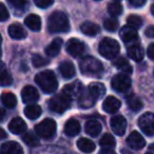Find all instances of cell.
Returning a JSON list of instances; mask_svg holds the SVG:
<instances>
[{
    "mask_svg": "<svg viewBox=\"0 0 154 154\" xmlns=\"http://www.w3.org/2000/svg\"><path fill=\"white\" fill-rule=\"evenodd\" d=\"M111 85L116 92H125L131 87V79L126 74H117L113 77Z\"/></svg>",
    "mask_w": 154,
    "mask_h": 154,
    "instance_id": "obj_8",
    "label": "cell"
},
{
    "mask_svg": "<svg viewBox=\"0 0 154 154\" xmlns=\"http://www.w3.org/2000/svg\"><path fill=\"white\" fill-rule=\"evenodd\" d=\"M1 100L5 107L9 108V109H13L17 105V98L13 93H3L1 96Z\"/></svg>",
    "mask_w": 154,
    "mask_h": 154,
    "instance_id": "obj_32",
    "label": "cell"
},
{
    "mask_svg": "<svg viewBox=\"0 0 154 154\" xmlns=\"http://www.w3.org/2000/svg\"><path fill=\"white\" fill-rule=\"evenodd\" d=\"M8 1L15 8H22L26 3V0H8Z\"/></svg>",
    "mask_w": 154,
    "mask_h": 154,
    "instance_id": "obj_42",
    "label": "cell"
},
{
    "mask_svg": "<svg viewBox=\"0 0 154 154\" xmlns=\"http://www.w3.org/2000/svg\"><path fill=\"white\" fill-rule=\"evenodd\" d=\"M143 49L139 45L133 43L128 48V56L135 61H141L143 59Z\"/></svg>",
    "mask_w": 154,
    "mask_h": 154,
    "instance_id": "obj_21",
    "label": "cell"
},
{
    "mask_svg": "<svg viewBox=\"0 0 154 154\" xmlns=\"http://www.w3.org/2000/svg\"><path fill=\"white\" fill-rule=\"evenodd\" d=\"M129 2L131 3L132 5H134V7H143V5L146 3V0H129Z\"/></svg>",
    "mask_w": 154,
    "mask_h": 154,
    "instance_id": "obj_44",
    "label": "cell"
},
{
    "mask_svg": "<svg viewBox=\"0 0 154 154\" xmlns=\"http://www.w3.org/2000/svg\"><path fill=\"white\" fill-rule=\"evenodd\" d=\"M35 82L45 93H53L58 87L56 76L51 70H45L38 73L35 77Z\"/></svg>",
    "mask_w": 154,
    "mask_h": 154,
    "instance_id": "obj_2",
    "label": "cell"
},
{
    "mask_svg": "<svg viewBox=\"0 0 154 154\" xmlns=\"http://www.w3.org/2000/svg\"><path fill=\"white\" fill-rule=\"evenodd\" d=\"M0 132H1V137H0V138H5V130H3V129H0Z\"/></svg>",
    "mask_w": 154,
    "mask_h": 154,
    "instance_id": "obj_47",
    "label": "cell"
},
{
    "mask_svg": "<svg viewBox=\"0 0 154 154\" xmlns=\"http://www.w3.org/2000/svg\"><path fill=\"white\" fill-rule=\"evenodd\" d=\"M80 31L87 36H96L100 31V28L94 22L86 21L80 26Z\"/></svg>",
    "mask_w": 154,
    "mask_h": 154,
    "instance_id": "obj_24",
    "label": "cell"
},
{
    "mask_svg": "<svg viewBox=\"0 0 154 154\" xmlns=\"http://www.w3.org/2000/svg\"><path fill=\"white\" fill-rule=\"evenodd\" d=\"M9 17H10L9 11L7 10L5 5L1 3V5H0V20H1V21H5Z\"/></svg>",
    "mask_w": 154,
    "mask_h": 154,
    "instance_id": "obj_41",
    "label": "cell"
},
{
    "mask_svg": "<svg viewBox=\"0 0 154 154\" xmlns=\"http://www.w3.org/2000/svg\"><path fill=\"white\" fill-rule=\"evenodd\" d=\"M88 90L90 91V93L93 95V97H94L96 100L100 99L101 97L106 94L105 86H103V84H100V82H92V84L89 86Z\"/></svg>",
    "mask_w": 154,
    "mask_h": 154,
    "instance_id": "obj_27",
    "label": "cell"
},
{
    "mask_svg": "<svg viewBox=\"0 0 154 154\" xmlns=\"http://www.w3.org/2000/svg\"><path fill=\"white\" fill-rule=\"evenodd\" d=\"M59 71L60 74L64 78H72L75 75V66L71 61H62L59 64Z\"/></svg>",
    "mask_w": 154,
    "mask_h": 154,
    "instance_id": "obj_26",
    "label": "cell"
},
{
    "mask_svg": "<svg viewBox=\"0 0 154 154\" xmlns=\"http://www.w3.org/2000/svg\"><path fill=\"white\" fill-rule=\"evenodd\" d=\"M21 98L24 103H34L39 99V93L33 86H26L21 91Z\"/></svg>",
    "mask_w": 154,
    "mask_h": 154,
    "instance_id": "obj_11",
    "label": "cell"
},
{
    "mask_svg": "<svg viewBox=\"0 0 154 154\" xmlns=\"http://www.w3.org/2000/svg\"><path fill=\"white\" fill-rule=\"evenodd\" d=\"M36 133L45 139H50L56 133V122L51 118H45L35 127Z\"/></svg>",
    "mask_w": 154,
    "mask_h": 154,
    "instance_id": "obj_6",
    "label": "cell"
},
{
    "mask_svg": "<svg viewBox=\"0 0 154 154\" xmlns=\"http://www.w3.org/2000/svg\"><path fill=\"white\" fill-rule=\"evenodd\" d=\"M99 143H100V146H103V147L112 148L115 146L116 141H115V138H114L111 134L106 133V134H103V136H101L100 140H99Z\"/></svg>",
    "mask_w": 154,
    "mask_h": 154,
    "instance_id": "obj_35",
    "label": "cell"
},
{
    "mask_svg": "<svg viewBox=\"0 0 154 154\" xmlns=\"http://www.w3.org/2000/svg\"><path fill=\"white\" fill-rule=\"evenodd\" d=\"M1 68H2V71H1V86L5 87V86H10L12 84V76L9 73V71L5 69V63L1 64Z\"/></svg>",
    "mask_w": 154,
    "mask_h": 154,
    "instance_id": "obj_36",
    "label": "cell"
},
{
    "mask_svg": "<svg viewBox=\"0 0 154 154\" xmlns=\"http://www.w3.org/2000/svg\"><path fill=\"white\" fill-rule=\"evenodd\" d=\"M66 50L72 57H79L85 53L86 47H85V43L82 42L79 39L72 38L66 43Z\"/></svg>",
    "mask_w": 154,
    "mask_h": 154,
    "instance_id": "obj_9",
    "label": "cell"
},
{
    "mask_svg": "<svg viewBox=\"0 0 154 154\" xmlns=\"http://www.w3.org/2000/svg\"><path fill=\"white\" fill-rule=\"evenodd\" d=\"M96 1H99V0H96Z\"/></svg>",
    "mask_w": 154,
    "mask_h": 154,
    "instance_id": "obj_52",
    "label": "cell"
},
{
    "mask_svg": "<svg viewBox=\"0 0 154 154\" xmlns=\"http://www.w3.org/2000/svg\"><path fill=\"white\" fill-rule=\"evenodd\" d=\"M120 108V101L114 96H108L103 100V109L107 113H115Z\"/></svg>",
    "mask_w": 154,
    "mask_h": 154,
    "instance_id": "obj_16",
    "label": "cell"
},
{
    "mask_svg": "<svg viewBox=\"0 0 154 154\" xmlns=\"http://www.w3.org/2000/svg\"><path fill=\"white\" fill-rule=\"evenodd\" d=\"M24 23L32 31L37 32L41 29V19L36 14H30L29 16H26V19H24Z\"/></svg>",
    "mask_w": 154,
    "mask_h": 154,
    "instance_id": "obj_22",
    "label": "cell"
},
{
    "mask_svg": "<svg viewBox=\"0 0 154 154\" xmlns=\"http://www.w3.org/2000/svg\"><path fill=\"white\" fill-rule=\"evenodd\" d=\"M85 129H86V132L92 137L98 136L100 134L101 130H103L100 122H97V120H89V122H87Z\"/></svg>",
    "mask_w": 154,
    "mask_h": 154,
    "instance_id": "obj_25",
    "label": "cell"
},
{
    "mask_svg": "<svg viewBox=\"0 0 154 154\" xmlns=\"http://www.w3.org/2000/svg\"><path fill=\"white\" fill-rule=\"evenodd\" d=\"M62 45L61 38H55L47 48H45V54L50 57H55L59 54Z\"/></svg>",
    "mask_w": 154,
    "mask_h": 154,
    "instance_id": "obj_23",
    "label": "cell"
},
{
    "mask_svg": "<svg viewBox=\"0 0 154 154\" xmlns=\"http://www.w3.org/2000/svg\"><path fill=\"white\" fill-rule=\"evenodd\" d=\"M127 23H128L129 26L131 28H134V29H139L143 24V20L139 16L137 15H130L127 19Z\"/></svg>",
    "mask_w": 154,
    "mask_h": 154,
    "instance_id": "obj_37",
    "label": "cell"
},
{
    "mask_svg": "<svg viewBox=\"0 0 154 154\" xmlns=\"http://www.w3.org/2000/svg\"><path fill=\"white\" fill-rule=\"evenodd\" d=\"M34 3L40 9H47L50 5H53L54 0H33Z\"/></svg>",
    "mask_w": 154,
    "mask_h": 154,
    "instance_id": "obj_40",
    "label": "cell"
},
{
    "mask_svg": "<svg viewBox=\"0 0 154 154\" xmlns=\"http://www.w3.org/2000/svg\"><path fill=\"white\" fill-rule=\"evenodd\" d=\"M32 62H33V64H34V66L40 68V66H47V64L49 63V60L45 59L42 56L38 55V54H34L32 57Z\"/></svg>",
    "mask_w": 154,
    "mask_h": 154,
    "instance_id": "obj_39",
    "label": "cell"
},
{
    "mask_svg": "<svg viewBox=\"0 0 154 154\" xmlns=\"http://www.w3.org/2000/svg\"><path fill=\"white\" fill-rule=\"evenodd\" d=\"M1 154H23V149L16 141H8L1 146Z\"/></svg>",
    "mask_w": 154,
    "mask_h": 154,
    "instance_id": "obj_17",
    "label": "cell"
},
{
    "mask_svg": "<svg viewBox=\"0 0 154 154\" xmlns=\"http://www.w3.org/2000/svg\"><path fill=\"white\" fill-rule=\"evenodd\" d=\"M96 101L97 100L93 97V95L91 94L89 90H85L82 93V95L78 97V105H79L80 108H85V109L91 108Z\"/></svg>",
    "mask_w": 154,
    "mask_h": 154,
    "instance_id": "obj_18",
    "label": "cell"
},
{
    "mask_svg": "<svg viewBox=\"0 0 154 154\" xmlns=\"http://www.w3.org/2000/svg\"><path fill=\"white\" fill-rule=\"evenodd\" d=\"M127 143H128L129 147H131L132 149L135 150H140L145 147L146 145V140L138 132L136 131H133L130 133V135L127 138Z\"/></svg>",
    "mask_w": 154,
    "mask_h": 154,
    "instance_id": "obj_13",
    "label": "cell"
},
{
    "mask_svg": "<svg viewBox=\"0 0 154 154\" xmlns=\"http://www.w3.org/2000/svg\"><path fill=\"white\" fill-rule=\"evenodd\" d=\"M103 26L109 32H115L118 28V21L114 18H108L103 22Z\"/></svg>",
    "mask_w": 154,
    "mask_h": 154,
    "instance_id": "obj_38",
    "label": "cell"
},
{
    "mask_svg": "<svg viewBox=\"0 0 154 154\" xmlns=\"http://www.w3.org/2000/svg\"><path fill=\"white\" fill-rule=\"evenodd\" d=\"M127 103H128L129 108H130L132 111H139L143 108V103L141 100L134 94H130L129 96H127Z\"/></svg>",
    "mask_w": 154,
    "mask_h": 154,
    "instance_id": "obj_30",
    "label": "cell"
},
{
    "mask_svg": "<svg viewBox=\"0 0 154 154\" xmlns=\"http://www.w3.org/2000/svg\"><path fill=\"white\" fill-rule=\"evenodd\" d=\"M108 12L110 13V15L116 17L119 16L122 13V5L119 1H113L112 3H110L108 7Z\"/></svg>",
    "mask_w": 154,
    "mask_h": 154,
    "instance_id": "obj_33",
    "label": "cell"
},
{
    "mask_svg": "<svg viewBox=\"0 0 154 154\" xmlns=\"http://www.w3.org/2000/svg\"><path fill=\"white\" fill-rule=\"evenodd\" d=\"M48 30L51 33H64L70 30V23L63 12L55 11L48 19Z\"/></svg>",
    "mask_w": 154,
    "mask_h": 154,
    "instance_id": "obj_1",
    "label": "cell"
},
{
    "mask_svg": "<svg viewBox=\"0 0 154 154\" xmlns=\"http://www.w3.org/2000/svg\"><path fill=\"white\" fill-rule=\"evenodd\" d=\"M151 149L154 150V143H153V145H151Z\"/></svg>",
    "mask_w": 154,
    "mask_h": 154,
    "instance_id": "obj_50",
    "label": "cell"
},
{
    "mask_svg": "<svg viewBox=\"0 0 154 154\" xmlns=\"http://www.w3.org/2000/svg\"><path fill=\"white\" fill-rule=\"evenodd\" d=\"M147 54H148V56H149L150 59L154 60V43H151V45L148 47Z\"/></svg>",
    "mask_w": 154,
    "mask_h": 154,
    "instance_id": "obj_45",
    "label": "cell"
},
{
    "mask_svg": "<svg viewBox=\"0 0 154 154\" xmlns=\"http://www.w3.org/2000/svg\"><path fill=\"white\" fill-rule=\"evenodd\" d=\"M138 126L140 130L148 136L154 135V113H143L138 119Z\"/></svg>",
    "mask_w": 154,
    "mask_h": 154,
    "instance_id": "obj_7",
    "label": "cell"
},
{
    "mask_svg": "<svg viewBox=\"0 0 154 154\" xmlns=\"http://www.w3.org/2000/svg\"><path fill=\"white\" fill-rule=\"evenodd\" d=\"M9 130L13 134H22L26 130V124L22 118L15 117L10 122L9 124Z\"/></svg>",
    "mask_w": 154,
    "mask_h": 154,
    "instance_id": "obj_15",
    "label": "cell"
},
{
    "mask_svg": "<svg viewBox=\"0 0 154 154\" xmlns=\"http://www.w3.org/2000/svg\"><path fill=\"white\" fill-rule=\"evenodd\" d=\"M99 53L107 59H113L119 53V45L115 39L106 37L99 43Z\"/></svg>",
    "mask_w": 154,
    "mask_h": 154,
    "instance_id": "obj_4",
    "label": "cell"
},
{
    "mask_svg": "<svg viewBox=\"0 0 154 154\" xmlns=\"http://www.w3.org/2000/svg\"><path fill=\"white\" fill-rule=\"evenodd\" d=\"M146 154H153V153H146Z\"/></svg>",
    "mask_w": 154,
    "mask_h": 154,
    "instance_id": "obj_51",
    "label": "cell"
},
{
    "mask_svg": "<svg viewBox=\"0 0 154 154\" xmlns=\"http://www.w3.org/2000/svg\"><path fill=\"white\" fill-rule=\"evenodd\" d=\"M145 34H146V36L149 37V38H154V26H148L145 31Z\"/></svg>",
    "mask_w": 154,
    "mask_h": 154,
    "instance_id": "obj_43",
    "label": "cell"
},
{
    "mask_svg": "<svg viewBox=\"0 0 154 154\" xmlns=\"http://www.w3.org/2000/svg\"><path fill=\"white\" fill-rule=\"evenodd\" d=\"M79 68L82 74L93 76V75H98L103 72V66L97 58L92 56H86L82 58L79 62Z\"/></svg>",
    "mask_w": 154,
    "mask_h": 154,
    "instance_id": "obj_3",
    "label": "cell"
},
{
    "mask_svg": "<svg viewBox=\"0 0 154 154\" xmlns=\"http://www.w3.org/2000/svg\"><path fill=\"white\" fill-rule=\"evenodd\" d=\"M1 115H2V116H1V120H2L3 116H5V111H3V110H1Z\"/></svg>",
    "mask_w": 154,
    "mask_h": 154,
    "instance_id": "obj_49",
    "label": "cell"
},
{
    "mask_svg": "<svg viewBox=\"0 0 154 154\" xmlns=\"http://www.w3.org/2000/svg\"><path fill=\"white\" fill-rule=\"evenodd\" d=\"M80 132V124L78 120L74 119V118H71L64 125V133H66L68 136H76L78 133Z\"/></svg>",
    "mask_w": 154,
    "mask_h": 154,
    "instance_id": "obj_19",
    "label": "cell"
},
{
    "mask_svg": "<svg viewBox=\"0 0 154 154\" xmlns=\"http://www.w3.org/2000/svg\"><path fill=\"white\" fill-rule=\"evenodd\" d=\"M98 154H117L116 153L114 150H112L111 148H107V147H105V148H103V149L99 151V153Z\"/></svg>",
    "mask_w": 154,
    "mask_h": 154,
    "instance_id": "obj_46",
    "label": "cell"
},
{
    "mask_svg": "<svg viewBox=\"0 0 154 154\" xmlns=\"http://www.w3.org/2000/svg\"><path fill=\"white\" fill-rule=\"evenodd\" d=\"M120 37H122V41L127 45L129 43H134L138 39V34H137L136 29L131 28L129 26H126L122 28L120 30Z\"/></svg>",
    "mask_w": 154,
    "mask_h": 154,
    "instance_id": "obj_14",
    "label": "cell"
},
{
    "mask_svg": "<svg viewBox=\"0 0 154 154\" xmlns=\"http://www.w3.org/2000/svg\"><path fill=\"white\" fill-rule=\"evenodd\" d=\"M9 35L13 39H23L26 37V32L23 26L19 23H13L9 26Z\"/></svg>",
    "mask_w": 154,
    "mask_h": 154,
    "instance_id": "obj_20",
    "label": "cell"
},
{
    "mask_svg": "<svg viewBox=\"0 0 154 154\" xmlns=\"http://www.w3.org/2000/svg\"><path fill=\"white\" fill-rule=\"evenodd\" d=\"M111 128L115 134L119 135V136L124 135L125 132H126V130H127L126 118L122 115H116V116H114V117H112Z\"/></svg>",
    "mask_w": 154,
    "mask_h": 154,
    "instance_id": "obj_12",
    "label": "cell"
},
{
    "mask_svg": "<svg viewBox=\"0 0 154 154\" xmlns=\"http://www.w3.org/2000/svg\"><path fill=\"white\" fill-rule=\"evenodd\" d=\"M84 91L85 88L82 86V84L80 82H78V80H76V82H73L71 84L64 86L62 92L66 95H68L71 99H73V98H76V97H79Z\"/></svg>",
    "mask_w": 154,
    "mask_h": 154,
    "instance_id": "obj_10",
    "label": "cell"
},
{
    "mask_svg": "<svg viewBox=\"0 0 154 154\" xmlns=\"http://www.w3.org/2000/svg\"><path fill=\"white\" fill-rule=\"evenodd\" d=\"M22 140L30 147H37L39 145V139L37 138L36 135H34L33 133L28 132L22 136Z\"/></svg>",
    "mask_w": 154,
    "mask_h": 154,
    "instance_id": "obj_34",
    "label": "cell"
},
{
    "mask_svg": "<svg viewBox=\"0 0 154 154\" xmlns=\"http://www.w3.org/2000/svg\"><path fill=\"white\" fill-rule=\"evenodd\" d=\"M77 146L79 148L80 151L85 152V153H91L95 150V145L91 139L89 138H79L77 141Z\"/></svg>",
    "mask_w": 154,
    "mask_h": 154,
    "instance_id": "obj_29",
    "label": "cell"
},
{
    "mask_svg": "<svg viewBox=\"0 0 154 154\" xmlns=\"http://www.w3.org/2000/svg\"><path fill=\"white\" fill-rule=\"evenodd\" d=\"M24 114L29 119H37L39 116L41 115V108L38 105H34V103H30L24 108Z\"/></svg>",
    "mask_w": 154,
    "mask_h": 154,
    "instance_id": "obj_28",
    "label": "cell"
},
{
    "mask_svg": "<svg viewBox=\"0 0 154 154\" xmlns=\"http://www.w3.org/2000/svg\"><path fill=\"white\" fill-rule=\"evenodd\" d=\"M71 100H72V99H71L68 95H66L63 92H61L60 94L55 95V96H53L50 99L49 108L51 111L55 112V113L62 114L68 109H70Z\"/></svg>",
    "mask_w": 154,
    "mask_h": 154,
    "instance_id": "obj_5",
    "label": "cell"
},
{
    "mask_svg": "<svg viewBox=\"0 0 154 154\" xmlns=\"http://www.w3.org/2000/svg\"><path fill=\"white\" fill-rule=\"evenodd\" d=\"M114 66L117 69H119L120 71H122L124 73H128V74H131L132 73V66L129 63V61L124 57H119L114 61Z\"/></svg>",
    "mask_w": 154,
    "mask_h": 154,
    "instance_id": "obj_31",
    "label": "cell"
},
{
    "mask_svg": "<svg viewBox=\"0 0 154 154\" xmlns=\"http://www.w3.org/2000/svg\"><path fill=\"white\" fill-rule=\"evenodd\" d=\"M151 13H152V15L154 16V5H152V7H151Z\"/></svg>",
    "mask_w": 154,
    "mask_h": 154,
    "instance_id": "obj_48",
    "label": "cell"
}]
</instances>
